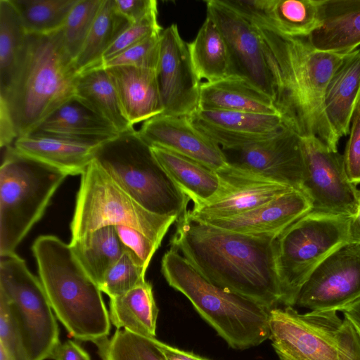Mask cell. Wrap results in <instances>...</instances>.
<instances>
[{
  "label": "cell",
  "instance_id": "cell-23",
  "mask_svg": "<svg viewBox=\"0 0 360 360\" xmlns=\"http://www.w3.org/2000/svg\"><path fill=\"white\" fill-rule=\"evenodd\" d=\"M105 68L132 126L164 112L155 70L130 65Z\"/></svg>",
  "mask_w": 360,
  "mask_h": 360
},
{
  "label": "cell",
  "instance_id": "cell-46",
  "mask_svg": "<svg viewBox=\"0 0 360 360\" xmlns=\"http://www.w3.org/2000/svg\"><path fill=\"white\" fill-rule=\"evenodd\" d=\"M154 342L162 352L166 360H209L192 352L170 346L155 338H154Z\"/></svg>",
  "mask_w": 360,
  "mask_h": 360
},
{
  "label": "cell",
  "instance_id": "cell-7",
  "mask_svg": "<svg viewBox=\"0 0 360 360\" xmlns=\"http://www.w3.org/2000/svg\"><path fill=\"white\" fill-rule=\"evenodd\" d=\"M68 176L6 148L0 168V256L14 253Z\"/></svg>",
  "mask_w": 360,
  "mask_h": 360
},
{
  "label": "cell",
  "instance_id": "cell-35",
  "mask_svg": "<svg viewBox=\"0 0 360 360\" xmlns=\"http://www.w3.org/2000/svg\"><path fill=\"white\" fill-rule=\"evenodd\" d=\"M27 34H47L62 28L77 0H11Z\"/></svg>",
  "mask_w": 360,
  "mask_h": 360
},
{
  "label": "cell",
  "instance_id": "cell-18",
  "mask_svg": "<svg viewBox=\"0 0 360 360\" xmlns=\"http://www.w3.org/2000/svg\"><path fill=\"white\" fill-rule=\"evenodd\" d=\"M138 133L150 147L171 150L214 171L229 165L221 148L198 129L189 117L162 113L143 122Z\"/></svg>",
  "mask_w": 360,
  "mask_h": 360
},
{
  "label": "cell",
  "instance_id": "cell-31",
  "mask_svg": "<svg viewBox=\"0 0 360 360\" xmlns=\"http://www.w3.org/2000/svg\"><path fill=\"white\" fill-rule=\"evenodd\" d=\"M75 97L122 133L133 129L106 68L97 66L79 73Z\"/></svg>",
  "mask_w": 360,
  "mask_h": 360
},
{
  "label": "cell",
  "instance_id": "cell-25",
  "mask_svg": "<svg viewBox=\"0 0 360 360\" xmlns=\"http://www.w3.org/2000/svg\"><path fill=\"white\" fill-rule=\"evenodd\" d=\"M34 131L99 145L120 134L109 121L75 96L56 109Z\"/></svg>",
  "mask_w": 360,
  "mask_h": 360
},
{
  "label": "cell",
  "instance_id": "cell-45",
  "mask_svg": "<svg viewBox=\"0 0 360 360\" xmlns=\"http://www.w3.org/2000/svg\"><path fill=\"white\" fill-rule=\"evenodd\" d=\"M51 359L53 360H91L88 352L78 343L68 340L60 344L53 351Z\"/></svg>",
  "mask_w": 360,
  "mask_h": 360
},
{
  "label": "cell",
  "instance_id": "cell-49",
  "mask_svg": "<svg viewBox=\"0 0 360 360\" xmlns=\"http://www.w3.org/2000/svg\"><path fill=\"white\" fill-rule=\"evenodd\" d=\"M0 360H13L7 352L0 346Z\"/></svg>",
  "mask_w": 360,
  "mask_h": 360
},
{
  "label": "cell",
  "instance_id": "cell-15",
  "mask_svg": "<svg viewBox=\"0 0 360 360\" xmlns=\"http://www.w3.org/2000/svg\"><path fill=\"white\" fill-rule=\"evenodd\" d=\"M157 76L163 114L190 117L198 109L202 82L193 66L188 44L176 24L161 32Z\"/></svg>",
  "mask_w": 360,
  "mask_h": 360
},
{
  "label": "cell",
  "instance_id": "cell-48",
  "mask_svg": "<svg viewBox=\"0 0 360 360\" xmlns=\"http://www.w3.org/2000/svg\"><path fill=\"white\" fill-rule=\"evenodd\" d=\"M349 243L360 244V190L358 191L357 212L350 219Z\"/></svg>",
  "mask_w": 360,
  "mask_h": 360
},
{
  "label": "cell",
  "instance_id": "cell-42",
  "mask_svg": "<svg viewBox=\"0 0 360 360\" xmlns=\"http://www.w3.org/2000/svg\"><path fill=\"white\" fill-rule=\"evenodd\" d=\"M349 138L343 155L344 164L349 181L360 184V96L352 115Z\"/></svg>",
  "mask_w": 360,
  "mask_h": 360
},
{
  "label": "cell",
  "instance_id": "cell-26",
  "mask_svg": "<svg viewBox=\"0 0 360 360\" xmlns=\"http://www.w3.org/2000/svg\"><path fill=\"white\" fill-rule=\"evenodd\" d=\"M360 96V49L347 53L330 78L324 97L328 122L337 136L349 133L351 121Z\"/></svg>",
  "mask_w": 360,
  "mask_h": 360
},
{
  "label": "cell",
  "instance_id": "cell-32",
  "mask_svg": "<svg viewBox=\"0 0 360 360\" xmlns=\"http://www.w3.org/2000/svg\"><path fill=\"white\" fill-rule=\"evenodd\" d=\"M70 246L83 269L98 285L126 251L115 226H105L71 240Z\"/></svg>",
  "mask_w": 360,
  "mask_h": 360
},
{
  "label": "cell",
  "instance_id": "cell-37",
  "mask_svg": "<svg viewBox=\"0 0 360 360\" xmlns=\"http://www.w3.org/2000/svg\"><path fill=\"white\" fill-rule=\"evenodd\" d=\"M103 0H77L61 28L65 47L75 60L89 33Z\"/></svg>",
  "mask_w": 360,
  "mask_h": 360
},
{
  "label": "cell",
  "instance_id": "cell-29",
  "mask_svg": "<svg viewBox=\"0 0 360 360\" xmlns=\"http://www.w3.org/2000/svg\"><path fill=\"white\" fill-rule=\"evenodd\" d=\"M188 51L200 80L214 82L237 77L226 43L214 22L208 17L191 42Z\"/></svg>",
  "mask_w": 360,
  "mask_h": 360
},
{
  "label": "cell",
  "instance_id": "cell-5",
  "mask_svg": "<svg viewBox=\"0 0 360 360\" xmlns=\"http://www.w3.org/2000/svg\"><path fill=\"white\" fill-rule=\"evenodd\" d=\"M161 271L167 283L186 297L233 349H248L269 339L271 309L212 283L173 249L164 255Z\"/></svg>",
  "mask_w": 360,
  "mask_h": 360
},
{
  "label": "cell",
  "instance_id": "cell-22",
  "mask_svg": "<svg viewBox=\"0 0 360 360\" xmlns=\"http://www.w3.org/2000/svg\"><path fill=\"white\" fill-rule=\"evenodd\" d=\"M101 145L34 131L18 137L12 146L18 153L56 167L68 176L82 175Z\"/></svg>",
  "mask_w": 360,
  "mask_h": 360
},
{
  "label": "cell",
  "instance_id": "cell-27",
  "mask_svg": "<svg viewBox=\"0 0 360 360\" xmlns=\"http://www.w3.org/2000/svg\"><path fill=\"white\" fill-rule=\"evenodd\" d=\"M150 148L161 167L193 205L208 204L218 198L222 181L217 171L171 150Z\"/></svg>",
  "mask_w": 360,
  "mask_h": 360
},
{
  "label": "cell",
  "instance_id": "cell-11",
  "mask_svg": "<svg viewBox=\"0 0 360 360\" xmlns=\"http://www.w3.org/2000/svg\"><path fill=\"white\" fill-rule=\"evenodd\" d=\"M0 257V295L18 323L29 360L51 359L60 344L59 328L44 287L15 252Z\"/></svg>",
  "mask_w": 360,
  "mask_h": 360
},
{
  "label": "cell",
  "instance_id": "cell-41",
  "mask_svg": "<svg viewBox=\"0 0 360 360\" xmlns=\"http://www.w3.org/2000/svg\"><path fill=\"white\" fill-rule=\"evenodd\" d=\"M0 346L13 360H29L18 323L6 298L0 295Z\"/></svg>",
  "mask_w": 360,
  "mask_h": 360
},
{
  "label": "cell",
  "instance_id": "cell-16",
  "mask_svg": "<svg viewBox=\"0 0 360 360\" xmlns=\"http://www.w3.org/2000/svg\"><path fill=\"white\" fill-rule=\"evenodd\" d=\"M205 3L207 16L214 22L226 43L236 76L272 98L271 78L257 27L223 0Z\"/></svg>",
  "mask_w": 360,
  "mask_h": 360
},
{
  "label": "cell",
  "instance_id": "cell-17",
  "mask_svg": "<svg viewBox=\"0 0 360 360\" xmlns=\"http://www.w3.org/2000/svg\"><path fill=\"white\" fill-rule=\"evenodd\" d=\"M222 188L213 202L193 205L187 212L193 219H223L257 208L295 189L229 165L217 171Z\"/></svg>",
  "mask_w": 360,
  "mask_h": 360
},
{
  "label": "cell",
  "instance_id": "cell-1",
  "mask_svg": "<svg viewBox=\"0 0 360 360\" xmlns=\"http://www.w3.org/2000/svg\"><path fill=\"white\" fill-rule=\"evenodd\" d=\"M275 238L225 230L186 210L176 221L170 246L212 283L272 309L282 300Z\"/></svg>",
  "mask_w": 360,
  "mask_h": 360
},
{
  "label": "cell",
  "instance_id": "cell-9",
  "mask_svg": "<svg viewBox=\"0 0 360 360\" xmlns=\"http://www.w3.org/2000/svg\"><path fill=\"white\" fill-rule=\"evenodd\" d=\"M350 219L312 210L275 238L282 305L294 307L312 272L331 254L349 244Z\"/></svg>",
  "mask_w": 360,
  "mask_h": 360
},
{
  "label": "cell",
  "instance_id": "cell-20",
  "mask_svg": "<svg viewBox=\"0 0 360 360\" xmlns=\"http://www.w3.org/2000/svg\"><path fill=\"white\" fill-rule=\"evenodd\" d=\"M252 23L280 35L308 38L321 25L323 0H223Z\"/></svg>",
  "mask_w": 360,
  "mask_h": 360
},
{
  "label": "cell",
  "instance_id": "cell-40",
  "mask_svg": "<svg viewBox=\"0 0 360 360\" xmlns=\"http://www.w3.org/2000/svg\"><path fill=\"white\" fill-rule=\"evenodd\" d=\"M160 36L161 33L131 46L101 66L130 65L157 71L160 54Z\"/></svg>",
  "mask_w": 360,
  "mask_h": 360
},
{
  "label": "cell",
  "instance_id": "cell-43",
  "mask_svg": "<svg viewBox=\"0 0 360 360\" xmlns=\"http://www.w3.org/2000/svg\"><path fill=\"white\" fill-rule=\"evenodd\" d=\"M115 228L123 245L131 252L147 269L159 246L136 229L125 226H115Z\"/></svg>",
  "mask_w": 360,
  "mask_h": 360
},
{
  "label": "cell",
  "instance_id": "cell-8",
  "mask_svg": "<svg viewBox=\"0 0 360 360\" xmlns=\"http://www.w3.org/2000/svg\"><path fill=\"white\" fill-rule=\"evenodd\" d=\"M269 332L279 360H360V338L336 311L274 308Z\"/></svg>",
  "mask_w": 360,
  "mask_h": 360
},
{
  "label": "cell",
  "instance_id": "cell-6",
  "mask_svg": "<svg viewBox=\"0 0 360 360\" xmlns=\"http://www.w3.org/2000/svg\"><path fill=\"white\" fill-rule=\"evenodd\" d=\"M94 160L122 191L150 212L178 219L188 210L189 198L134 128L102 144Z\"/></svg>",
  "mask_w": 360,
  "mask_h": 360
},
{
  "label": "cell",
  "instance_id": "cell-4",
  "mask_svg": "<svg viewBox=\"0 0 360 360\" xmlns=\"http://www.w3.org/2000/svg\"><path fill=\"white\" fill-rule=\"evenodd\" d=\"M32 250L51 308L75 339L95 345L108 338L111 322L98 285L75 257L70 244L39 236Z\"/></svg>",
  "mask_w": 360,
  "mask_h": 360
},
{
  "label": "cell",
  "instance_id": "cell-33",
  "mask_svg": "<svg viewBox=\"0 0 360 360\" xmlns=\"http://www.w3.org/2000/svg\"><path fill=\"white\" fill-rule=\"evenodd\" d=\"M131 23L116 11L113 0H103L89 33L75 60L79 73L100 66L105 52Z\"/></svg>",
  "mask_w": 360,
  "mask_h": 360
},
{
  "label": "cell",
  "instance_id": "cell-30",
  "mask_svg": "<svg viewBox=\"0 0 360 360\" xmlns=\"http://www.w3.org/2000/svg\"><path fill=\"white\" fill-rule=\"evenodd\" d=\"M109 316L117 329L147 338H155L159 309L153 286L146 281L127 293L110 298Z\"/></svg>",
  "mask_w": 360,
  "mask_h": 360
},
{
  "label": "cell",
  "instance_id": "cell-12",
  "mask_svg": "<svg viewBox=\"0 0 360 360\" xmlns=\"http://www.w3.org/2000/svg\"><path fill=\"white\" fill-rule=\"evenodd\" d=\"M305 170L301 190L313 211L353 217L358 208V189L347 174L343 155L319 139L302 138Z\"/></svg>",
  "mask_w": 360,
  "mask_h": 360
},
{
  "label": "cell",
  "instance_id": "cell-36",
  "mask_svg": "<svg viewBox=\"0 0 360 360\" xmlns=\"http://www.w3.org/2000/svg\"><path fill=\"white\" fill-rule=\"evenodd\" d=\"M154 338L117 329L96 345L102 360H166Z\"/></svg>",
  "mask_w": 360,
  "mask_h": 360
},
{
  "label": "cell",
  "instance_id": "cell-44",
  "mask_svg": "<svg viewBox=\"0 0 360 360\" xmlns=\"http://www.w3.org/2000/svg\"><path fill=\"white\" fill-rule=\"evenodd\" d=\"M113 3L118 13L130 23L139 20L158 6L155 0H113Z\"/></svg>",
  "mask_w": 360,
  "mask_h": 360
},
{
  "label": "cell",
  "instance_id": "cell-14",
  "mask_svg": "<svg viewBox=\"0 0 360 360\" xmlns=\"http://www.w3.org/2000/svg\"><path fill=\"white\" fill-rule=\"evenodd\" d=\"M222 150L233 166L295 189L302 188L305 170L302 138L286 127L269 139Z\"/></svg>",
  "mask_w": 360,
  "mask_h": 360
},
{
  "label": "cell",
  "instance_id": "cell-10",
  "mask_svg": "<svg viewBox=\"0 0 360 360\" xmlns=\"http://www.w3.org/2000/svg\"><path fill=\"white\" fill-rule=\"evenodd\" d=\"M177 218L150 212L122 191L94 160L81 175L71 240L105 226L136 229L159 247Z\"/></svg>",
  "mask_w": 360,
  "mask_h": 360
},
{
  "label": "cell",
  "instance_id": "cell-39",
  "mask_svg": "<svg viewBox=\"0 0 360 360\" xmlns=\"http://www.w3.org/2000/svg\"><path fill=\"white\" fill-rule=\"evenodd\" d=\"M162 30L158 21V6H155L141 19L131 23L121 32L105 52L101 65L131 46L151 36L159 34Z\"/></svg>",
  "mask_w": 360,
  "mask_h": 360
},
{
  "label": "cell",
  "instance_id": "cell-28",
  "mask_svg": "<svg viewBox=\"0 0 360 360\" xmlns=\"http://www.w3.org/2000/svg\"><path fill=\"white\" fill-rule=\"evenodd\" d=\"M198 109L278 115L271 96L238 77L202 82Z\"/></svg>",
  "mask_w": 360,
  "mask_h": 360
},
{
  "label": "cell",
  "instance_id": "cell-24",
  "mask_svg": "<svg viewBox=\"0 0 360 360\" xmlns=\"http://www.w3.org/2000/svg\"><path fill=\"white\" fill-rule=\"evenodd\" d=\"M316 49L352 52L360 45V0H323L320 26L307 38Z\"/></svg>",
  "mask_w": 360,
  "mask_h": 360
},
{
  "label": "cell",
  "instance_id": "cell-34",
  "mask_svg": "<svg viewBox=\"0 0 360 360\" xmlns=\"http://www.w3.org/2000/svg\"><path fill=\"white\" fill-rule=\"evenodd\" d=\"M27 34L11 0H0V96L6 93L19 68Z\"/></svg>",
  "mask_w": 360,
  "mask_h": 360
},
{
  "label": "cell",
  "instance_id": "cell-2",
  "mask_svg": "<svg viewBox=\"0 0 360 360\" xmlns=\"http://www.w3.org/2000/svg\"><path fill=\"white\" fill-rule=\"evenodd\" d=\"M255 26L271 78L274 104L283 124L301 138L316 137L338 151L340 139L327 118L324 97L348 53L319 51L307 38L285 37Z\"/></svg>",
  "mask_w": 360,
  "mask_h": 360
},
{
  "label": "cell",
  "instance_id": "cell-38",
  "mask_svg": "<svg viewBox=\"0 0 360 360\" xmlns=\"http://www.w3.org/2000/svg\"><path fill=\"white\" fill-rule=\"evenodd\" d=\"M146 270L137 257L126 250L106 272L99 288L110 298L121 296L146 281Z\"/></svg>",
  "mask_w": 360,
  "mask_h": 360
},
{
  "label": "cell",
  "instance_id": "cell-13",
  "mask_svg": "<svg viewBox=\"0 0 360 360\" xmlns=\"http://www.w3.org/2000/svg\"><path fill=\"white\" fill-rule=\"evenodd\" d=\"M360 299V244L349 243L327 257L301 288L295 305L342 311Z\"/></svg>",
  "mask_w": 360,
  "mask_h": 360
},
{
  "label": "cell",
  "instance_id": "cell-3",
  "mask_svg": "<svg viewBox=\"0 0 360 360\" xmlns=\"http://www.w3.org/2000/svg\"><path fill=\"white\" fill-rule=\"evenodd\" d=\"M78 75L61 29L47 34H27L19 68L6 93L0 96L1 147L33 132L75 97Z\"/></svg>",
  "mask_w": 360,
  "mask_h": 360
},
{
  "label": "cell",
  "instance_id": "cell-21",
  "mask_svg": "<svg viewBox=\"0 0 360 360\" xmlns=\"http://www.w3.org/2000/svg\"><path fill=\"white\" fill-rule=\"evenodd\" d=\"M312 210L313 205L308 195L301 189H293L243 214L199 221L231 231L276 237Z\"/></svg>",
  "mask_w": 360,
  "mask_h": 360
},
{
  "label": "cell",
  "instance_id": "cell-19",
  "mask_svg": "<svg viewBox=\"0 0 360 360\" xmlns=\"http://www.w3.org/2000/svg\"><path fill=\"white\" fill-rule=\"evenodd\" d=\"M193 124L222 150H233L269 139L285 126L278 115L198 109Z\"/></svg>",
  "mask_w": 360,
  "mask_h": 360
},
{
  "label": "cell",
  "instance_id": "cell-47",
  "mask_svg": "<svg viewBox=\"0 0 360 360\" xmlns=\"http://www.w3.org/2000/svg\"><path fill=\"white\" fill-rule=\"evenodd\" d=\"M341 312L343 316L350 321L360 338V299L347 307Z\"/></svg>",
  "mask_w": 360,
  "mask_h": 360
}]
</instances>
